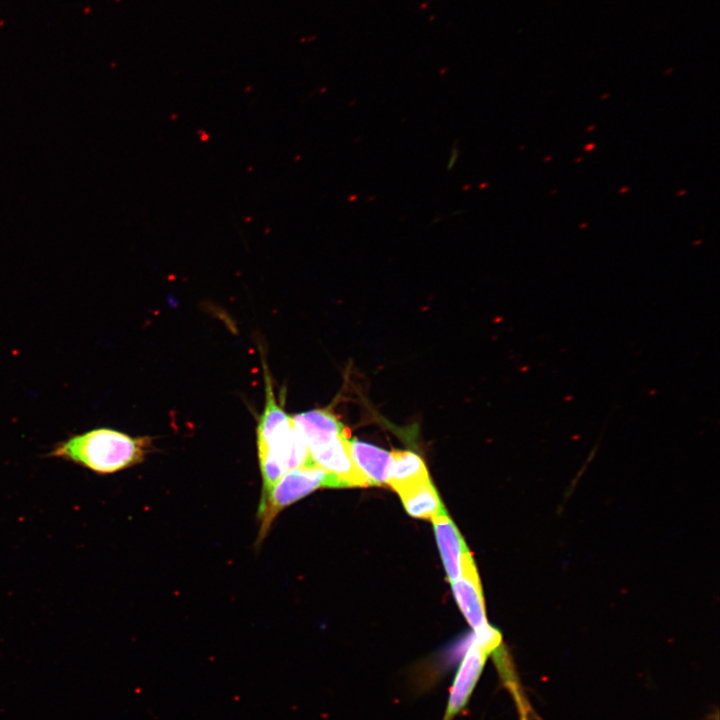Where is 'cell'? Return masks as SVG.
I'll return each mask as SVG.
<instances>
[{
    "label": "cell",
    "instance_id": "obj_1",
    "mask_svg": "<svg viewBox=\"0 0 720 720\" xmlns=\"http://www.w3.org/2000/svg\"><path fill=\"white\" fill-rule=\"evenodd\" d=\"M265 406L256 429L263 491L288 471L314 465L293 418L278 403L268 367L264 363Z\"/></svg>",
    "mask_w": 720,
    "mask_h": 720
},
{
    "label": "cell",
    "instance_id": "obj_2",
    "mask_svg": "<svg viewBox=\"0 0 720 720\" xmlns=\"http://www.w3.org/2000/svg\"><path fill=\"white\" fill-rule=\"evenodd\" d=\"M149 437H134L112 428H94L57 443L50 457L72 462L97 474H112L144 461Z\"/></svg>",
    "mask_w": 720,
    "mask_h": 720
},
{
    "label": "cell",
    "instance_id": "obj_3",
    "mask_svg": "<svg viewBox=\"0 0 720 720\" xmlns=\"http://www.w3.org/2000/svg\"><path fill=\"white\" fill-rule=\"evenodd\" d=\"M340 488L335 476L316 465H305L285 473L272 487L263 491L258 509L262 539L275 517L284 508L318 488Z\"/></svg>",
    "mask_w": 720,
    "mask_h": 720
},
{
    "label": "cell",
    "instance_id": "obj_4",
    "mask_svg": "<svg viewBox=\"0 0 720 720\" xmlns=\"http://www.w3.org/2000/svg\"><path fill=\"white\" fill-rule=\"evenodd\" d=\"M350 430L304 435L311 462L335 476L342 487H368V479L358 469L350 447Z\"/></svg>",
    "mask_w": 720,
    "mask_h": 720
},
{
    "label": "cell",
    "instance_id": "obj_5",
    "mask_svg": "<svg viewBox=\"0 0 720 720\" xmlns=\"http://www.w3.org/2000/svg\"><path fill=\"white\" fill-rule=\"evenodd\" d=\"M456 601L471 627L478 631L488 625L479 575L470 551L460 557V575L451 582Z\"/></svg>",
    "mask_w": 720,
    "mask_h": 720
},
{
    "label": "cell",
    "instance_id": "obj_6",
    "mask_svg": "<svg viewBox=\"0 0 720 720\" xmlns=\"http://www.w3.org/2000/svg\"><path fill=\"white\" fill-rule=\"evenodd\" d=\"M488 656L485 650L472 643L456 672L443 720H452L464 708Z\"/></svg>",
    "mask_w": 720,
    "mask_h": 720
},
{
    "label": "cell",
    "instance_id": "obj_7",
    "mask_svg": "<svg viewBox=\"0 0 720 720\" xmlns=\"http://www.w3.org/2000/svg\"><path fill=\"white\" fill-rule=\"evenodd\" d=\"M431 521L447 578L451 583L460 575V557L468 548L447 512L432 518Z\"/></svg>",
    "mask_w": 720,
    "mask_h": 720
},
{
    "label": "cell",
    "instance_id": "obj_8",
    "mask_svg": "<svg viewBox=\"0 0 720 720\" xmlns=\"http://www.w3.org/2000/svg\"><path fill=\"white\" fill-rule=\"evenodd\" d=\"M350 447L356 466L368 479L370 486L388 483L391 452L356 438H350Z\"/></svg>",
    "mask_w": 720,
    "mask_h": 720
},
{
    "label": "cell",
    "instance_id": "obj_9",
    "mask_svg": "<svg viewBox=\"0 0 720 720\" xmlns=\"http://www.w3.org/2000/svg\"><path fill=\"white\" fill-rule=\"evenodd\" d=\"M392 461L388 483L397 493L430 479L422 458L409 450L391 451Z\"/></svg>",
    "mask_w": 720,
    "mask_h": 720
},
{
    "label": "cell",
    "instance_id": "obj_10",
    "mask_svg": "<svg viewBox=\"0 0 720 720\" xmlns=\"http://www.w3.org/2000/svg\"><path fill=\"white\" fill-rule=\"evenodd\" d=\"M407 513L415 518L432 519L446 513L431 479L398 492Z\"/></svg>",
    "mask_w": 720,
    "mask_h": 720
}]
</instances>
